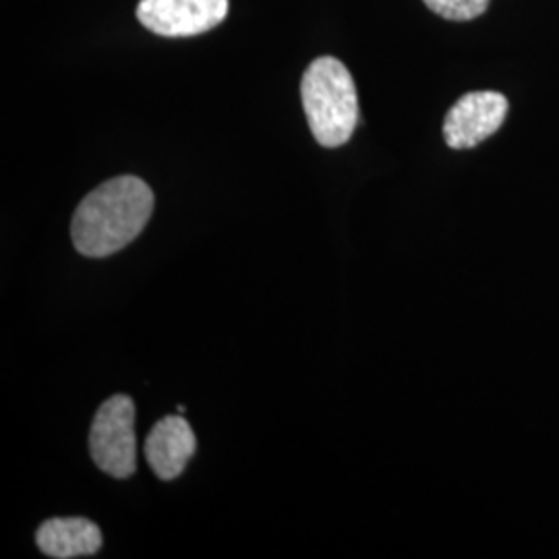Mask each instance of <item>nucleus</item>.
Here are the masks:
<instances>
[{
	"mask_svg": "<svg viewBox=\"0 0 559 559\" xmlns=\"http://www.w3.org/2000/svg\"><path fill=\"white\" fill-rule=\"evenodd\" d=\"M195 433L182 415L164 417L150 431L143 452L150 468L162 480H173L195 454Z\"/></svg>",
	"mask_w": 559,
	"mask_h": 559,
	"instance_id": "423d86ee",
	"label": "nucleus"
},
{
	"mask_svg": "<svg viewBox=\"0 0 559 559\" xmlns=\"http://www.w3.org/2000/svg\"><path fill=\"white\" fill-rule=\"evenodd\" d=\"M90 452L102 473L129 479L138 468L135 404L129 396L102 402L90 429Z\"/></svg>",
	"mask_w": 559,
	"mask_h": 559,
	"instance_id": "7ed1b4c3",
	"label": "nucleus"
},
{
	"mask_svg": "<svg viewBox=\"0 0 559 559\" xmlns=\"http://www.w3.org/2000/svg\"><path fill=\"white\" fill-rule=\"evenodd\" d=\"M436 15L448 21L477 20L491 0H423Z\"/></svg>",
	"mask_w": 559,
	"mask_h": 559,
	"instance_id": "6e6552de",
	"label": "nucleus"
},
{
	"mask_svg": "<svg viewBox=\"0 0 559 559\" xmlns=\"http://www.w3.org/2000/svg\"><path fill=\"white\" fill-rule=\"evenodd\" d=\"M300 98L311 133L320 145L332 150L353 138L359 124V94L342 60H313L300 81Z\"/></svg>",
	"mask_w": 559,
	"mask_h": 559,
	"instance_id": "f03ea898",
	"label": "nucleus"
},
{
	"mask_svg": "<svg viewBox=\"0 0 559 559\" xmlns=\"http://www.w3.org/2000/svg\"><path fill=\"white\" fill-rule=\"evenodd\" d=\"M36 543L48 558H87L98 554L102 531L87 519H50L38 528Z\"/></svg>",
	"mask_w": 559,
	"mask_h": 559,
	"instance_id": "0eeeda50",
	"label": "nucleus"
},
{
	"mask_svg": "<svg viewBox=\"0 0 559 559\" xmlns=\"http://www.w3.org/2000/svg\"><path fill=\"white\" fill-rule=\"evenodd\" d=\"M228 0H140L138 20L164 38H191L218 27Z\"/></svg>",
	"mask_w": 559,
	"mask_h": 559,
	"instance_id": "20e7f679",
	"label": "nucleus"
},
{
	"mask_svg": "<svg viewBox=\"0 0 559 559\" xmlns=\"http://www.w3.org/2000/svg\"><path fill=\"white\" fill-rule=\"evenodd\" d=\"M510 104L500 92H471L445 115L443 140L452 150H468L491 138L508 117Z\"/></svg>",
	"mask_w": 559,
	"mask_h": 559,
	"instance_id": "39448f33",
	"label": "nucleus"
},
{
	"mask_svg": "<svg viewBox=\"0 0 559 559\" xmlns=\"http://www.w3.org/2000/svg\"><path fill=\"white\" fill-rule=\"evenodd\" d=\"M154 212V193L138 177L96 187L73 214L71 239L85 258H108L138 239Z\"/></svg>",
	"mask_w": 559,
	"mask_h": 559,
	"instance_id": "f257e3e1",
	"label": "nucleus"
}]
</instances>
